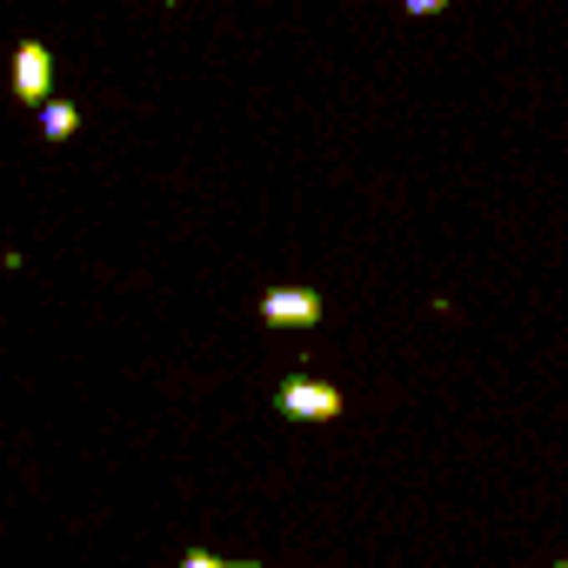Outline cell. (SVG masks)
Wrapping results in <instances>:
<instances>
[{
	"label": "cell",
	"mask_w": 568,
	"mask_h": 568,
	"mask_svg": "<svg viewBox=\"0 0 568 568\" xmlns=\"http://www.w3.org/2000/svg\"><path fill=\"white\" fill-rule=\"evenodd\" d=\"M402 8H408V14H415V21H435V14H442V8H448V0H402Z\"/></svg>",
	"instance_id": "cell-6"
},
{
	"label": "cell",
	"mask_w": 568,
	"mask_h": 568,
	"mask_svg": "<svg viewBox=\"0 0 568 568\" xmlns=\"http://www.w3.org/2000/svg\"><path fill=\"white\" fill-rule=\"evenodd\" d=\"M14 101H28V108L54 101V48L48 41H21L14 48Z\"/></svg>",
	"instance_id": "cell-2"
},
{
	"label": "cell",
	"mask_w": 568,
	"mask_h": 568,
	"mask_svg": "<svg viewBox=\"0 0 568 568\" xmlns=\"http://www.w3.org/2000/svg\"><path fill=\"white\" fill-rule=\"evenodd\" d=\"M41 134H48V141H74V134H81V108L54 94V101L41 108Z\"/></svg>",
	"instance_id": "cell-4"
},
{
	"label": "cell",
	"mask_w": 568,
	"mask_h": 568,
	"mask_svg": "<svg viewBox=\"0 0 568 568\" xmlns=\"http://www.w3.org/2000/svg\"><path fill=\"white\" fill-rule=\"evenodd\" d=\"M261 322L267 328H322V288H267Z\"/></svg>",
	"instance_id": "cell-3"
},
{
	"label": "cell",
	"mask_w": 568,
	"mask_h": 568,
	"mask_svg": "<svg viewBox=\"0 0 568 568\" xmlns=\"http://www.w3.org/2000/svg\"><path fill=\"white\" fill-rule=\"evenodd\" d=\"M274 408L288 415V422H335L348 402H342V388L335 382H308V375H288L274 388Z\"/></svg>",
	"instance_id": "cell-1"
},
{
	"label": "cell",
	"mask_w": 568,
	"mask_h": 568,
	"mask_svg": "<svg viewBox=\"0 0 568 568\" xmlns=\"http://www.w3.org/2000/svg\"><path fill=\"white\" fill-rule=\"evenodd\" d=\"M555 568H568V561H555Z\"/></svg>",
	"instance_id": "cell-9"
},
{
	"label": "cell",
	"mask_w": 568,
	"mask_h": 568,
	"mask_svg": "<svg viewBox=\"0 0 568 568\" xmlns=\"http://www.w3.org/2000/svg\"><path fill=\"white\" fill-rule=\"evenodd\" d=\"M181 568H241V561H221V555H207V548H187Z\"/></svg>",
	"instance_id": "cell-5"
},
{
	"label": "cell",
	"mask_w": 568,
	"mask_h": 568,
	"mask_svg": "<svg viewBox=\"0 0 568 568\" xmlns=\"http://www.w3.org/2000/svg\"><path fill=\"white\" fill-rule=\"evenodd\" d=\"M168 8H181V0H168Z\"/></svg>",
	"instance_id": "cell-8"
},
{
	"label": "cell",
	"mask_w": 568,
	"mask_h": 568,
	"mask_svg": "<svg viewBox=\"0 0 568 568\" xmlns=\"http://www.w3.org/2000/svg\"><path fill=\"white\" fill-rule=\"evenodd\" d=\"M241 568H261V561H241Z\"/></svg>",
	"instance_id": "cell-7"
}]
</instances>
